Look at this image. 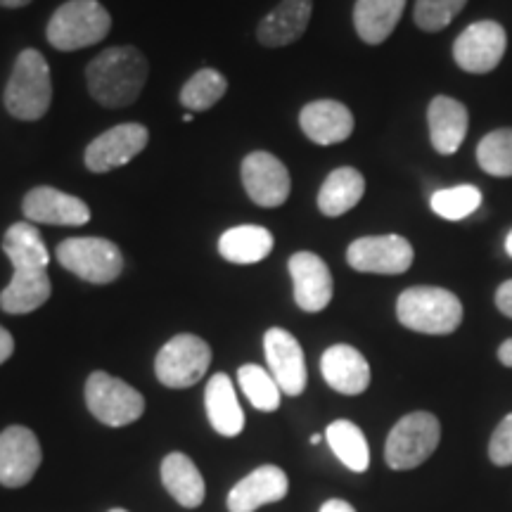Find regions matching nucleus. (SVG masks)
<instances>
[{
  "mask_svg": "<svg viewBox=\"0 0 512 512\" xmlns=\"http://www.w3.org/2000/svg\"><path fill=\"white\" fill-rule=\"evenodd\" d=\"M299 126L311 143L337 145L354 133V114L337 100H316L299 114Z\"/></svg>",
  "mask_w": 512,
  "mask_h": 512,
  "instance_id": "nucleus-19",
  "label": "nucleus"
},
{
  "mask_svg": "<svg viewBox=\"0 0 512 512\" xmlns=\"http://www.w3.org/2000/svg\"><path fill=\"white\" fill-rule=\"evenodd\" d=\"M53 285H50L48 271H15L12 280L0 292V309L10 316H24L41 309L50 299Z\"/></svg>",
  "mask_w": 512,
  "mask_h": 512,
  "instance_id": "nucleus-27",
  "label": "nucleus"
},
{
  "mask_svg": "<svg viewBox=\"0 0 512 512\" xmlns=\"http://www.w3.org/2000/svg\"><path fill=\"white\" fill-rule=\"evenodd\" d=\"M219 252L230 264H259L273 252V235L261 226L230 228L221 235Z\"/></svg>",
  "mask_w": 512,
  "mask_h": 512,
  "instance_id": "nucleus-28",
  "label": "nucleus"
},
{
  "mask_svg": "<svg viewBox=\"0 0 512 512\" xmlns=\"http://www.w3.org/2000/svg\"><path fill=\"white\" fill-rule=\"evenodd\" d=\"M57 261L76 278L93 285H110L124 271V254L105 238H69L57 247Z\"/></svg>",
  "mask_w": 512,
  "mask_h": 512,
  "instance_id": "nucleus-6",
  "label": "nucleus"
},
{
  "mask_svg": "<svg viewBox=\"0 0 512 512\" xmlns=\"http://www.w3.org/2000/svg\"><path fill=\"white\" fill-rule=\"evenodd\" d=\"M318 512H356L354 505L342 501V498H330V501H325L323 505H320Z\"/></svg>",
  "mask_w": 512,
  "mask_h": 512,
  "instance_id": "nucleus-38",
  "label": "nucleus"
},
{
  "mask_svg": "<svg viewBox=\"0 0 512 512\" xmlns=\"http://www.w3.org/2000/svg\"><path fill=\"white\" fill-rule=\"evenodd\" d=\"M31 0H0V8H10V10H17V8H24V5H29Z\"/></svg>",
  "mask_w": 512,
  "mask_h": 512,
  "instance_id": "nucleus-40",
  "label": "nucleus"
},
{
  "mask_svg": "<svg viewBox=\"0 0 512 512\" xmlns=\"http://www.w3.org/2000/svg\"><path fill=\"white\" fill-rule=\"evenodd\" d=\"M427 124H430L432 147L439 155H456L467 136L470 114L467 107L456 98L437 95L427 107Z\"/></svg>",
  "mask_w": 512,
  "mask_h": 512,
  "instance_id": "nucleus-20",
  "label": "nucleus"
},
{
  "mask_svg": "<svg viewBox=\"0 0 512 512\" xmlns=\"http://www.w3.org/2000/svg\"><path fill=\"white\" fill-rule=\"evenodd\" d=\"M3 100L5 110L22 121H36L48 112L53 102V81L46 57L38 50L27 48L17 55Z\"/></svg>",
  "mask_w": 512,
  "mask_h": 512,
  "instance_id": "nucleus-3",
  "label": "nucleus"
},
{
  "mask_svg": "<svg viewBox=\"0 0 512 512\" xmlns=\"http://www.w3.org/2000/svg\"><path fill=\"white\" fill-rule=\"evenodd\" d=\"M363 192H366V178L354 166H339L325 178L318 192V209L325 216L335 219V216L347 214L361 202Z\"/></svg>",
  "mask_w": 512,
  "mask_h": 512,
  "instance_id": "nucleus-26",
  "label": "nucleus"
},
{
  "mask_svg": "<svg viewBox=\"0 0 512 512\" xmlns=\"http://www.w3.org/2000/svg\"><path fill=\"white\" fill-rule=\"evenodd\" d=\"M147 140H150V133L143 124L114 126L86 147V166L93 174L119 169L145 150Z\"/></svg>",
  "mask_w": 512,
  "mask_h": 512,
  "instance_id": "nucleus-14",
  "label": "nucleus"
},
{
  "mask_svg": "<svg viewBox=\"0 0 512 512\" xmlns=\"http://www.w3.org/2000/svg\"><path fill=\"white\" fill-rule=\"evenodd\" d=\"M325 441L339 463L351 472H366L370 465V446L366 434L351 420H335L325 430Z\"/></svg>",
  "mask_w": 512,
  "mask_h": 512,
  "instance_id": "nucleus-29",
  "label": "nucleus"
},
{
  "mask_svg": "<svg viewBox=\"0 0 512 512\" xmlns=\"http://www.w3.org/2000/svg\"><path fill=\"white\" fill-rule=\"evenodd\" d=\"M3 252L15 271H48L50 252L31 221H19L5 230Z\"/></svg>",
  "mask_w": 512,
  "mask_h": 512,
  "instance_id": "nucleus-24",
  "label": "nucleus"
},
{
  "mask_svg": "<svg viewBox=\"0 0 512 512\" xmlns=\"http://www.w3.org/2000/svg\"><path fill=\"white\" fill-rule=\"evenodd\" d=\"M41 460V444L29 427L12 425L0 432V484L22 489L34 479Z\"/></svg>",
  "mask_w": 512,
  "mask_h": 512,
  "instance_id": "nucleus-11",
  "label": "nucleus"
},
{
  "mask_svg": "<svg viewBox=\"0 0 512 512\" xmlns=\"http://www.w3.org/2000/svg\"><path fill=\"white\" fill-rule=\"evenodd\" d=\"M441 441V425L437 415L415 411L403 415L389 432L384 444V460L396 472L413 470L437 451Z\"/></svg>",
  "mask_w": 512,
  "mask_h": 512,
  "instance_id": "nucleus-5",
  "label": "nucleus"
},
{
  "mask_svg": "<svg viewBox=\"0 0 512 512\" xmlns=\"http://www.w3.org/2000/svg\"><path fill=\"white\" fill-rule=\"evenodd\" d=\"M22 211L31 223H46V226H83L91 221V209L81 197L67 192L38 185L24 195Z\"/></svg>",
  "mask_w": 512,
  "mask_h": 512,
  "instance_id": "nucleus-15",
  "label": "nucleus"
},
{
  "mask_svg": "<svg viewBox=\"0 0 512 512\" xmlns=\"http://www.w3.org/2000/svg\"><path fill=\"white\" fill-rule=\"evenodd\" d=\"M12 354H15V339H12L10 332L0 325V366H3Z\"/></svg>",
  "mask_w": 512,
  "mask_h": 512,
  "instance_id": "nucleus-37",
  "label": "nucleus"
},
{
  "mask_svg": "<svg viewBox=\"0 0 512 512\" xmlns=\"http://www.w3.org/2000/svg\"><path fill=\"white\" fill-rule=\"evenodd\" d=\"M489 458L498 467L512 465V413L498 422V427L491 434L489 441Z\"/></svg>",
  "mask_w": 512,
  "mask_h": 512,
  "instance_id": "nucleus-35",
  "label": "nucleus"
},
{
  "mask_svg": "<svg viewBox=\"0 0 512 512\" xmlns=\"http://www.w3.org/2000/svg\"><path fill=\"white\" fill-rule=\"evenodd\" d=\"M496 309L503 313V316L512 318V278L505 280L503 285H498L496 290Z\"/></svg>",
  "mask_w": 512,
  "mask_h": 512,
  "instance_id": "nucleus-36",
  "label": "nucleus"
},
{
  "mask_svg": "<svg viewBox=\"0 0 512 512\" xmlns=\"http://www.w3.org/2000/svg\"><path fill=\"white\" fill-rule=\"evenodd\" d=\"M406 10V0H356L354 27L361 41L380 46L392 36Z\"/></svg>",
  "mask_w": 512,
  "mask_h": 512,
  "instance_id": "nucleus-25",
  "label": "nucleus"
},
{
  "mask_svg": "<svg viewBox=\"0 0 512 512\" xmlns=\"http://www.w3.org/2000/svg\"><path fill=\"white\" fill-rule=\"evenodd\" d=\"M313 0H283L261 19L256 38L266 48H283L299 41L311 22Z\"/></svg>",
  "mask_w": 512,
  "mask_h": 512,
  "instance_id": "nucleus-21",
  "label": "nucleus"
},
{
  "mask_svg": "<svg viewBox=\"0 0 512 512\" xmlns=\"http://www.w3.org/2000/svg\"><path fill=\"white\" fill-rule=\"evenodd\" d=\"M86 81L88 93L102 107H126L143 91L147 60L133 46L107 48L86 67Z\"/></svg>",
  "mask_w": 512,
  "mask_h": 512,
  "instance_id": "nucleus-1",
  "label": "nucleus"
},
{
  "mask_svg": "<svg viewBox=\"0 0 512 512\" xmlns=\"http://www.w3.org/2000/svg\"><path fill=\"white\" fill-rule=\"evenodd\" d=\"M107 512H128V510H121V508H112V510H107Z\"/></svg>",
  "mask_w": 512,
  "mask_h": 512,
  "instance_id": "nucleus-43",
  "label": "nucleus"
},
{
  "mask_svg": "<svg viewBox=\"0 0 512 512\" xmlns=\"http://www.w3.org/2000/svg\"><path fill=\"white\" fill-rule=\"evenodd\" d=\"M294 302L306 313H318L332 302V273L313 252H297L290 259Z\"/></svg>",
  "mask_w": 512,
  "mask_h": 512,
  "instance_id": "nucleus-16",
  "label": "nucleus"
},
{
  "mask_svg": "<svg viewBox=\"0 0 512 512\" xmlns=\"http://www.w3.org/2000/svg\"><path fill=\"white\" fill-rule=\"evenodd\" d=\"M309 441H311V444H313V446H316V444H320V434H313V437H311Z\"/></svg>",
  "mask_w": 512,
  "mask_h": 512,
  "instance_id": "nucleus-42",
  "label": "nucleus"
},
{
  "mask_svg": "<svg viewBox=\"0 0 512 512\" xmlns=\"http://www.w3.org/2000/svg\"><path fill=\"white\" fill-rule=\"evenodd\" d=\"M238 380L240 387L249 403L256 408V411L264 413H273L278 411L280 406V387L278 382L273 380V375L264 370L261 366H254V363H247L238 370Z\"/></svg>",
  "mask_w": 512,
  "mask_h": 512,
  "instance_id": "nucleus-33",
  "label": "nucleus"
},
{
  "mask_svg": "<svg viewBox=\"0 0 512 512\" xmlns=\"http://www.w3.org/2000/svg\"><path fill=\"white\" fill-rule=\"evenodd\" d=\"M477 164L484 174L496 178L512 176V128H496L477 145Z\"/></svg>",
  "mask_w": 512,
  "mask_h": 512,
  "instance_id": "nucleus-31",
  "label": "nucleus"
},
{
  "mask_svg": "<svg viewBox=\"0 0 512 512\" xmlns=\"http://www.w3.org/2000/svg\"><path fill=\"white\" fill-rule=\"evenodd\" d=\"M498 361H501L505 368H512V339H505L501 347H498Z\"/></svg>",
  "mask_w": 512,
  "mask_h": 512,
  "instance_id": "nucleus-39",
  "label": "nucleus"
},
{
  "mask_svg": "<svg viewBox=\"0 0 512 512\" xmlns=\"http://www.w3.org/2000/svg\"><path fill=\"white\" fill-rule=\"evenodd\" d=\"M508 36L494 19L470 24L453 43V60L467 74H489L503 62Z\"/></svg>",
  "mask_w": 512,
  "mask_h": 512,
  "instance_id": "nucleus-9",
  "label": "nucleus"
},
{
  "mask_svg": "<svg viewBox=\"0 0 512 512\" xmlns=\"http://www.w3.org/2000/svg\"><path fill=\"white\" fill-rule=\"evenodd\" d=\"M204 406H207L209 425L221 437H238L245 430V411H242L233 380L226 373H216L204 389Z\"/></svg>",
  "mask_w": 512,
  "mask_h": 512,
  "instance_id": "nucleus-22",
  "label": "nucleus"
},
{
  "mask_svg": "<svg viewBox=\"0 0 512 512\" xmlns=\"http://www.w3.org/2000/svg\"><path fill=\"white\" fill-rule=\"evenodd\" d=\"M287 491H290V479L285 470H280L278 465H261L230 489L226 505L230 512H254L264 505L283 501Z\"/></svg>",
  "mask_w": 512,
  "mask_h": 512,
  "instance_id": "nucleus-17",
  "label": "nucleus"
},
{
  "mask_svg": "<svg viewBox=\"0 0 512 512\" xmlns=\"http://www.w3.org/2000/svg\"><path fill=\"white\" fill-rule=\"evenodd\" d=\"M465 5L467 0H415L413 19L418 29L437 34L463 12Z\"/></svg>",
  "mask_w": 512,
  "mask_h": 512,
  "instance_id": "nucleus-34",
  "label": "nucleus"
},
{
  "mask_svg": "<svg viewBox=\"0 0 512 512\" xmlns=\"http://www.w3.org/2000/svg\"><path fill=\"white\" fill-rule=\"evenodd\" d=\"M320 373L332 389L344 396H358L370 387L366 356L351 344H335L320 358Z\"/></svg>",
  "mask_w": 512,
  "mask_h": 512,
  "instance_id": "nucleus-18",
  "label": "nucleus"
},
{
  "mask_svg": "<svg viewBox=\"0 0 512 512\" xmlns=\"http://www.w3.org/2000/svg\"><path fill=\"white\" fill-rule=\"evenodd\" d=\"M228 91L226 76L216 69H200L197 74L190 76V81L185 83L181 91V102L183 107L195 112H207L219 102Z\"/></svg>",
  "mask_w": 512,
  "mask_h": 512,
  "instance_id": "nucleus-30",
  "label": "nucleus"
},
{
  "mask_svg": "<svg viewBox=\"0 0 512 512\" xmlns=\"http://www.w3.org/2000/svg\"><path fill=\"white\" fill-rule=\"evenodd\" d=\"M110 29V12L98 0H67L50 17L46 38L60 53H74L105 41Z\"/></svg>",
  "mask_w": 512,
  "mask_h": 512,
  "instance_id": "nucleus-4",
  "label": "nucleus"
},
{
  "mask_svg": "<svg viewBox=\"0 0 512 512\" xmlns=\"http://www.w3.org/2000/svg\"><path fill=\"white\" fill-rule=\"evenodd\" d=\"M211 363V349L202 337L197 335H176L159 349L155 358L157 380L164 387L185 389L192 387L207 375Z\"/></svg>",
  "mask_w": 512,
  "mask_h": 512,
  "instance_id": "nucleus-8",
  "label": "nucleus"
},
{
  "mask_svg": "<svg viewBox=\"0 0 512 512\" xmlns=\"http://www.w3.org/2000/svg\"><path fill=\"white\" fill-rule=\"evenodd\" d=\"M242 183H245L249 200L266 209L283 207L292 190L290 171L271 152H252L245 157Z\"/></svg>",
  "mask_w": 512,
  "mask_h": 512,
  "instance_id": "nucleus-12",
  "label": "nucleus"
},
{
  "mask_svg": "<svg viewBox=\"0 0 512 512\" xmlns=\"http://www.w3.org/2000/svg\"><path fill=\"white\" fill-rule=\"evenodd\" d=\"M396 318L403 328L422 335H451L463 323V304L444 287H408L396 299Z\"/></svg>",
  "mask_w": 512,
  "mask_h": 512,
  "instance_id": "nucleus-2",
  "label": "nucleus"
},
{
  "mask_svg": "<svg viewBox=\"0 0 512 512\" xmlns=\"http://www.w3.org/2000/svg\"><path fill=\"white\" fill-rule=\"evenodd\" d=\"M430 207L444 221H463L482 207V190L475 185H456V188L437 190L430 197Z\"/></svg>",
  "mask_w": 512,
  "mask_h": 512,
  "instance_id": "nucleus-32",
  "label": "nucleus"
},
{
  "mask_svg": "<svg viewBox=\"0 0 512 512\" xmlns=\"http://www.w3.org/2000/svg\"><path fill=\"white\" fill-rule=\"evenodd\" d=\"M86 406L95 420L107 427H126L145 413V399L138 389L110 373H95L86 382Z\"/></svg>",
  "mask_w": 512,
  "mask_h": 512,
  "instance_id": "nucleus-7",
  "label": "nucleus"
},
{
  "mask_svg": "<svg viewBox=\"0 0 512 512\" xmlns=\"http://www.w3.org/2000/svg\"><path fill=\"white\" fill-rule=\"evenodd\" d=\"M413 245L401 235H368L358 238L347 249L349 266L358 273L399 275L413 266Z\"/></svg>",
  "mask_w": 512,
  "mask_h": 512,
  "instance_id": "nucleus-10",
  "label": "nucleus"
},
{
  "mask_svg": "<svg viewBox=\"0 0 512 512\" xmlns=\"http://www.w3.org/2000/svg\"><path fill=\"white\" fill-rule=\"evenodd\" d=\"M162 484L171 498L183 508H200L207 496V484H204L202 472L192 463L185 453H169L162 460Z\"/></svg>",
  "mask_w": 512,
  "mask_h": 512,
  "instance_id": "nucleus-23",
  "label": "nucleus"
},
{
  "mask_svg": "<svg viewBox=\"0 0 512 512\" xmlns=\"http://www.w3.org/2000/svg\"><path fill=\"white\" fill-rule=\"evenodd\" d=\"M264 351L268 361V373L278 382L280 392L287 396H299L306 389V358L302 344L292 332L283 328H271L264 335Z\"/></svg>",
  "mask_w": 512,
  "mask_h": 512,
  "instance_id": "nucleus-13",
  "label": "nucleus"
},
{
  "mask_svg": "<svg viewBox=\"0 0 512 512\" xmlns=\"http://www.w3.org/2000/svg\"><path fill=\"white\" fill-rule=\"evenodd\" d=\"M505 252H508V256L512 259V230L505 235Z\"/></svg>",
  "mask_w": 512,
  "mask_h": 512,
  "instance_id": "nucleus-41",
  "label": "nucleus"
}]
</instances>
